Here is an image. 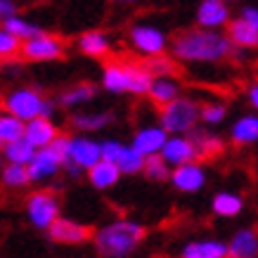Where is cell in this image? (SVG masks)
<instances>
[{
  "label": "cell",
  "mask_w": 258,
  "mask_h": 258,
  "mask_svg": "<svg viewBox=\"0 0 258 258\" xmlns=\"http://www.w3.org/2000/svg\"><path fill=\"white\" fill-rule=\"evenodd\" d=\"M168 47L173 50V57L182 64H220L235 57V45L230 43L227 33L204 26L180 31Z\"/></svg>",
  "instance_id": "6da1fadb"
},
{
  "label": "cell",
  "mask_w": 258,
  "mask_h": 258,
  "mask_svg": "<svg viewBox=\"0 0 258 258\" xmlns=\"http://www.w3.org/2000/svg\"><path fill=\"white\" fill-rule=\"evenodd\" d=\"M147 237V227L131 218H116L93 230V242L102 256L107 258H128L142 246Z\"/></svg>",
  "instance_id": "7a4b0ae2"
},
{
  "label": "cell",
  "mask_w": 258,
  "mask_h": 258,
  "mask_svg": "<svg viewBox=\"0 0 258 258\" xmlns=\"http://www.w3.org/2000/svg\"><path fill=\"white\" fill-rule=\"evenodd\" d=\"M152 71L145 64L131 62H109L102 69V88L109 95H138L145 97L152 83Z\"/></svg>",
  "instance_id": "3957f363"
},
{
  "label": "cell",
  "mask_w": 258,
  "mask_h": 258,
  "mask_svg": "<svg viewBox=\"0 0 258 258\" xmlns=\"http://www.w3.org/2000/svg\"><path fill=\"white\" fill-rule=\"evenodd\" d=\"M3 109L10 111V114H15V116L22 118V121H29V118H36V116L52 118L55 116V109H57V100L45 97L38 88L19 86L3 97Z\"/></svg>",
  "instance_id": "277c9868"
},
{
  "label": "cell",
  "mask_w": 258,
  "mask_h": 258,
  "mask_svg": "<svg viewBox=\"0 0 258 258\" xmlns=\"http://www.w3.org/2000/svg\"><path fill=\"white\" fill-rule=\"evenodd\" d=\"M159 123L168 135H187L199 125V102L178 95L175 100L159 107Z\"/></svg>",
  "instance_id": "5b68a950"
},
{
  "label": "cell",
  "mask_w": 258,
  "mask_h": 258,
  "mask_svg": "<svg viewBox=\"0 0 258 258\" xmlns=\"http://www.w3.org/2000/svg\"><path fill=\"white\" fill-rule=\"evenodd\" d=\"M97 159H102L100 140L88 138L86 133L69 135V147H67L62 171L69 173V178H79L81 173H86Z\"/></svg>",
  "instance_id": "8992f818"
},
{
  "label": "cell",
  "mask_w": 258,
  "mask_h": 258,
  "mask_svg": "<svg viewBox=\"0 0 258 258\" xmlns=\"http://www.w3.org/2000/svg\"><path fill=\"white\" fill-rule=\"evenodd\" d=\"M64 55H67V43L59 36L47 31H38L31 38L22 40V52H19V57H24L26 62L31 64L57 62Z\"/></svg>",
  "instance_id": "52a82bcc"
},
{
  "label": "cell",
  "mask_w": 258,
  "mask_h": 258,
  "mask_svg": "<svg viewBox=\"0 0 258 258\" xmlns=\"http://www.w3.org/2000/svg\"><path fill=\"white\" fill-rule=\"evenodd\" d=\"M24 209H26L29 223L36 230H43V232L62 216V204H59L55 192H50V189H38V192L29 195Z\"/></svg>",
  "instance_id": "ba28073f"
},
{
  "label": "cell",
  "mask_w": 258,
  "mask_h": 258,
  "mask_svg": "<svg viewBox=\"0 0 258 258\" xmlns=\"http://www.w3.org/2000/svg\"><path fill=\"white\" fill-rule=\"evenodd\" d=\"M168 43L171 40H168L166 31L154 26V24H133L131 31H128V45L142 57L166 55Z\"/></svg>",
  "instance_id": "9c48e42d"
},
{
  "label": "cell",
  "mask_w": 258,
  "mask_h": 258,
  "mask_svg": "<svg viewBox=\"0 0 258 258\" xmlns=\"http://www.w3.org/2000/svg\"><path fill=\"white\" fill-rule=\"evenodd\" d=\"M29 168V178L31 182L36 185H43V182H50V180H55L64 168V159L59 157V152H57L52 145H47V147H38L36 149V154L31 157V161L26 164Z\"/></svg>",
  "instance_id": "30bf717a"
},
{
  "label": "cell",
  "mask_w": 258,
  "mask_h": 258,
  "mask_svg": "<svg viewBox=\"0 0 258 258\" xmlns=\"http://www.w3.org/2000/svg\"><path fill=\"white\" fill-rule=\"evenodd\" d=\"M45 232H47V237H50V242L67 244V246L86 244L93 239V227L86 225V223H79V220L64 218V216H59Z\"/></svg>",
  "instance_id": "8fae6325"
},
{
  "label": "cell",
  "mask_w": 258,
  "mask_h": 258,
  "mask_svg": "<svg viewBox=\"0 0 258 258\" xmlns=\"http://www.w3.org/2000/svg\"><path fill=\"white\" fill-rule=\"evenodd\" d=\"M168 182L173 187L182 192V195H197L202 192L204 185H206V168H204L199 161H185L180 166H173L171 175H168Z\"/></svg>",
  "instance_id": "7c38bea8"
},
{
  "label": "cell",
  "mask_w": 258,
  "mask_h": 258,
  "mask_svg": "<svg viewBox=\"0 0 258 258\" xmlns=\"http://www.w3.org/2000/svg\"><path fill=\"white\" fill-rule=\"evenodd\" d=\"M159 154L171 164V168L173 166L185 164V161H195V159H199V154H197V145H195V140H192V135L189 133L187 135H168Z\"/></svg>",
  "instance_id": "4fadbf2b"
},
{
  "label": "cell",
  "mask_w": 258,
  "mask_h": 258,
  "mask_svg": "<svg viewBox=\"0 0 258 258\" xmlns=\"http://www.w3.org/2000/svg\"><path fill=\"white\" fill-rule=\"evenodd\" d=\"M230 19H232L230 3H223V0H202L197 8V26H204V29L223 31Z\"/></svg>",
  "instance_id": "5bb4252c"
},
{
  "label": "cell",
  "mask_w": 258,
  "mask_h": 258,
  "mask_svg": "<svg viewBox=\"0 0 258 258\" xmlns=\"http://www.w3.org/2000/svg\"><path fill=\"white\" fill-rule=\"evenodd\" d=\"M166 138H168V133L164 131L161 123H147V125H140V128L135 131L131 145L140 152L142 157H149V154H159V152H161Z\"/></svg>",
  "instance_id": "9a60e30c"
},
{
  "label": "cell",
  "mask_w": 258,
  "mask_h": 258,
  "mask_svg": "<svg viewBox=\"0 0 258 258\" xmlns=\"http://www.w3.org/2000/svg\"><path fill=\"white\" fill-rule=\"evenodd\" d=\"M57 135H59V128H57L55 121L50 116H36L24 123V138L31 142L36 149L52 145V140H55Z\"/></svg>",
  "instance_id": "2e32d148"
},
{
  "label": "cell",
  "mask_w": 258,
  "mask_h": 258,
  "mask_svg": "<svg viewBox=\"0 0 258 258\" xmlns=\"http://www.w3.org/2000/svg\"><path fill=\"white\" fill-rule=\"evenodd\" d=\"M178 95H182L180 81L175 79L173 74H161V76H154V79H152L145 97H149V102H152L154 107H164L166 102L175 100Z\"/></svg>",
  "instance_id": "e0dca14e"
},
{
  "label": "cell",
  "mask_w": 258,
  "mask_h": 258,
  "mask_svg": "<svg viewBox=\"0 0 258 258\" xmlns=\"http://www.w3.org/2000/svg\"><path fill=\"white\" fill-rule=\"evenodd\" d=\"M227 38H230V43L237 47V50H246V52H251V50H258V29H253L246 19H242V17H237V19H230L227 22Z\"/></svg>",
  "instance_id": "ac0fdd59"
},
{
  "label": "cell",
  "mask_w": 258,
  "mask_h": 258,
  "mask_svg": "<svg viewBox=\"0 0 258 258\" xmlns=\"http://www.w3.org/2000/svg\"><path fill=\"white\" fill-rule=\"evenodd\" d=\"M230 142L237 147H253L258 145V111L244 114L230 125Z\"/></svg>",
  "instance_id": "d6986e66"
},
{
  "label": "cell",
  "mask_w": 258,
  "mask_h": 258,
  "mask_svg": "<svg viewBox=\"0 0 258 258\" xmlns=\"http://www.w3.org/2000/svg\"><path fill=\"white\" fill-rule=\"evenodd\" d=\"M86 178H88V182H90L95 189L104 192V189H111L118 180H121V171L116 168L114 161L97 159V161H95V164L86 171Z\"/></svg>",
  "instance_id": "ffe728a7"
},
{
  "label": "cell",
  "mask_w": 258,
  "mask_h": 258,
  "mask_svg": "<svg viewBox=\"0 0 258 258\" xmlns=\"http://www.w3.org/2000/svg\"><path fill=\"white\" fill-rule=\"evenodd\" d=\"M230 258H256L258 256V232L253 227H242L227 242Z\"/></svg>",
  "instance_id": "44dd1931"
},
{
  "label": "cell",
  "mask_w": 258,
  "mask_h": 258,
  "mask_svg": "<svg viewBox=\"0 0 258 258\" xmlns=\"http://www.w3.org/2000/svg\"><path fill=\"white\" fill-rule=\"evenodd\" d=\"M79 50L86 57H93V59H104V57L111 55V38L100 29H93V31H86L79 36Z\"/></svg>",
  "instance_id": "7402d4cb"
},
{
  "label": "cell",
  "mask_w": 258,
  "mask_h": 258,
  "mask_svg": "<svg viewBox=\"0 0 258 258\" xmlns=\"http://www.w3.org/2000/svg\"><path fill=\"white\" fill-rule=\"evenodd\" d=\"M97 95V86L90 83V81H81L76 86H69L59 97H57V104H62L67 109H81L95 100Z\"/></svg>",
  "instance_id": "603a6c76"
},
{
  "label": "cell",
  "mask_w": 258,
  "mask_h": 258,
  "mask_svg": "<svg viewBox=\"0 0 258 258\" xmlns=\"http://www.w3.org/2000/svg\"><path fill=\"white\" fill-rule=\"evenodd\" d=\"M182 258H227V242L220 239H192L180 251Z\"/></svg>",
  "instance_id": "cb8c5ba5"
},
{
  "label": "cell",
  "mask_w": 258,
  "mask_h": 258,
  "mask_svg": "<svg viewBox=\"0 0 258 258\" xmlns=\"http://www.w3.org/2000/svg\"><path fill=\"white\" fill-rule=\"evenodd\" d=\"M111 121H114V114H111V111H76V114L71 116V125H74L79 133H86V135L100 133Z\"/></svg>",
  "instance_id": "d4e9b609"
},
{
  "label": "cell",
  "mask_w": 258,
  "mask_h": 258,
  "mask_svg": "<svg viewBox=\"0 0 258 258\" xmlns=\"http://www.w3.org/2000/svg\"><path fill=\"white\" fill-rule=\"evenodd\" d=\"M211 211L218 218H237L244 211V199L232 189H220L211 199Z\"/></svg>",
  "instance_id": "484cf974"
},
{
  "label": "cell",
  "mask_w": 258,
  "mask_h": 258,
  "mask_svg": "<svg viewBox=\"0 0 258 258\" xmlns=\"http://www.w3.org/2000/svg\"><path fill=\"white\" fill-rule=\"evenodd\" d=\"M0 154H3L5 161H12V164H29L31 157L36 154V147L22 135V138H17L12 142H5L3 149H0Z\"/></svg>",
  "instance_id": "4316f807"
},
{
  "label": "cell",
  "mask_w": 258,
  "mask_h": 258,
  "mask_svg": "<svg viewBox=\"0 0 258 258\" xmlns=\"http://www.w3.org/2000/svg\"><path fill=\"white\" fill-rule=\"evenodd\" d=\"M0 182H3L8 189H24L26 185H31L26 164H12V161H5V164H3V171H0Z\"/></svg>",
  "instance_id": "83f0119b"
},
{
  "label": "cell",
  "mask_w": 258,
  "mask_h": 258,
  "mask_svg": "<svg viewBox=\"0 0 258 258\" xmlns=\"http://www.w3.org/2000/svg\"><path fill=\"white\" fill-rule=\"evenodd\" d=\"M116 168L121 171V175H140L142 173V164H145V157L133 147V145H125L121 147L118 157L114 159Z\"/></svg>",
  "instance_id": "f1b7e54d"
},
{
  "label": "cell",
  "mask_w": 258,
  "mask_h": 258,
  "mask_svg": "<svg viewBox=\"0 0 258 258\" xmlns=\"http://www.w3.org/2000/svg\"><path fill=\"white\" fill-rule=\"evenodd\" d=\"M140 175H145L149 182H168L171 164H168L161 154H149V157H145V164H142Z\"/></svg>",
  "instance_id": "f546056e"
},
{
  "label": "cell",
  "mask_w": 258,
  "mask_h": 258,
  "mask_svg": "<svg viewBox=\"0 0 258 258\" xmlns=\"http://www.w3.org/2000/svg\"><path fill=\"white\" fill-rule=\"evenodd\" d=\"M192 140H195L197 145V154L199 157H218V154H223V149H225V142H223V138H218V135L213 133H204V131H192Z\"/></svg>",
  "instance_id": "4dcf8cb0"
},
{
  "label": "cell",
  "mask_w": 258,
  "mask_h": 258,
  "mask_svg": "<svg viewBox=\"0 0 258 258\" xmlns=\"http://www.w3.org/2000/svg\"><path fill=\"white\" fill-rule=\"evenodd\" d=\"M0 24H3V26H5L8 31L15 33L19 40H26V38H31V36H36L38 31H43V29H40L36 22H31L29 17L17 15V12H15V15H10L8 19H3Z\"/></svg>",
  "instance_id": "1f68e13d"
},
{
  "label": "cell",
  "mask_w": 258,
  "mask_h": 258,
  "mask_svg": "<svg viewBox=\"0 0 258 258\" xmlns=\"http://www.w3.org/2000/svg\"><path fill=\"white\" fill-rule=\"evenodd\" d=\"M24 123L22 118H17L15 114H10V111H0V142L5 145V142H12L17 138H22L24 135Z\"/></svg>",
  "instance_id": "d6a6232c"
},
{
  "label": "cell",
  "mask_w": 258,
  "mask_h": 258,
  "mask_svg": "<svg viewBox=\"0 0 258 258\" xmlns=\"http://www.w3.org/2000/svg\"><path fill=\"white\" fill-rule=\"evenodd\" d=\"M227 118V107L223 102H206V104H199V123L209 125V128H216Z\"/></svg>",
  "instance_id": "836d02e7"
},
{
  "label": "cell",
  "mask_w": 258,
  "mask_h": 258,
  "mask_svg": "<svg viewBox=\"0 0 258 258\" xmlns=\"http://www.w3.org/2000/svg\"><path fill=\"white\" fill-rule=\"evenodd\" d=\"M19 52H22V40L0 24V62H10L19 57Z\"/></svg>",
  "instance_id": "e575fe53"
},
{
  "label": "cell",
  "mask_w": 258,
  "mask_h": 258,
  "mask_svg": "<svg viewBox=\"0 0 258 258\" xmlns=\"http://www.w3.org/2000/svg\"><path fill=\"white\" fill-rule=\"evenodd\" d=\"M149 62L145 64L149 71H152V76H161V74H171L173 71V62L164 59V55H154V57H147Z\"/></svg>",
  "instance_id": "d590c367"
},
{
  "label": "cell",
  "mask_w": 258,
  "mask_h": 258,
  "mask_svg": "<svg viewBox=\"0 0 258 258\" xmlns=\"http://www.w3.org/2000/svg\"><path fill=\"white\" fill-rule=\"evenodd\" d=\"M242 19H246V22L253 26V29H258V5H246V8L242 10Z\"/></svg>",
  "instance_id": "8d00e7d4"
},
{
  "label": "cell",
  "mask_w": 258,
  "mask_h": 258,
  "mask_svg": "<svg viewBox=\"0 0 258 258\" xmlns=\"http://www.w3.org/2000/svg\"><path fill=\"white\" fill-rule=\"evenodd\" d=\"M15 12H17L15 0H0V22H3V19H8L10 15H15Z\"/></svg>",
  "instance_id": "74e56055"
},
{
  "label": "cell",
  "mask_w": 258,
  "mask_h": 258,
  "mask_svg": "<svg viewBox=\"0 0 258 258\" xmlns=\"http://www.w3.org/2000/svg\"><path fill=\"white\" fill-rule=\"evenodd\" d=\"M246 97H249V104L253 107V111H258V83L249 86V90H246Z\"/></svg>",
  "instance_id": "f35d334b"
},
{
  "label": "cell",
  "mask_w": 258,
  "mask_h": 258,
  "mask_svg": "<svg viewBox=\"0 0 258 258\" xmlns=\"http://www.w3.org/2000/svg\"><path fill=\"white\" fill-rule=\"evenodd\" d=\"M114 3H118V5H135L138 0H114Z\"/></svg>",
  "instance_id": "ab89813d"
},
{
  "label": "cell",
  "mask_w": 258,
  "mask_h": 258,
  "mask_svg": "<svg viewBox=\"0 0 258 258\" xmlns=\"http://www.w3.org/2000/svg\"><path fill=\"white\" fill-rule=\"evenodd\" d=\"M3 164H5V159H3V154H0V171H3Z\"/></svg>",
  "instance_id": "60d3db41"
},
{
  "label": "cell",
  "mask_w": 258,
  "mask_h": 258,
  "mask_svg": "<svg viewBox=\"0 0 258 258\" xmlns=\"http://www.w3.org/2000/svg\"><path fill=\"white\" fill-rule=\"evenodd\" d=\"M223 3H235V0H223Z\"/></svg>",
  "instance_id": "b9f144b4"
},
{
  "label": "cell",
  "mask_w": 258,
  "mask_h": 258,
  "mask_svg": "<svg viewBox=\"0 0 258 258\" xmlns=\"http://www.w3.org/2000/svg\"><path fill=\"white\" fill-rule=\"evenodd\" d=\"M0 111H3V102H0Z\"/></svg>",
  "instance_id": "7bdbcfd3"
},
{
  "label": "cell",
  "mask_w": 258,
  "mask_h": 258,
  "mask_svg": "<svg viewBox=\"0 0 258 258\" xmlns=\"http://www.w3.org/2000/svg\"><path fill=\"white\" fill-rule=\"evenodd\" d=\"M0 149H3V142H0Z\"/></svg>",
  "instance_id": "ee69618b"
}]
</instances>
